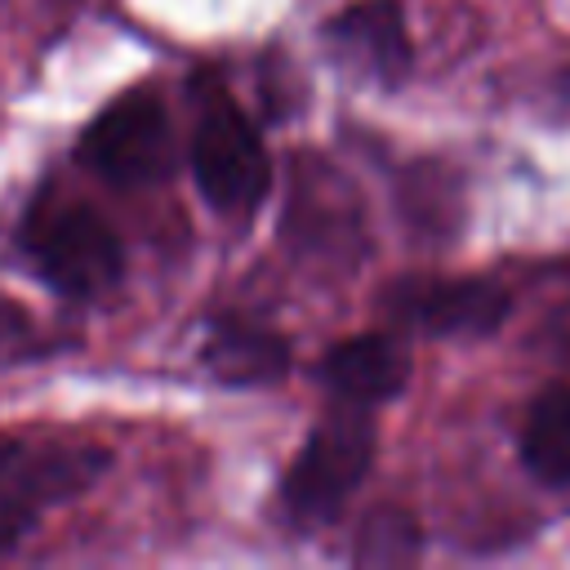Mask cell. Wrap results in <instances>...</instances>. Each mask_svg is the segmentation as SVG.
Returning a JSON list of instances; mask_svg holds the SVG:
<instances>
[{
	"mask_svg": "<svg viewBox=\"0 0 570 570\" xmlns=\"http://www.w3.org/2000/svg\"><path fill=\"white\" fill-rule=\"evenodd\" d=\"M325 36L347 62L383 80H401L410 71V36H405V18L396 0H365L356 9H343L325 27Z\"/></svg>",
	"mask_w": 570,
	"mask_h": 570,
	"instance_id": "8",
	"label": "cell"
},
{
	"mask_svg": "<svg viewBox=\"0 0 570 570\" xmlns=\"http://www.w3.org/2000/svg\"><path fill=\"white\" fill-rule=\"evenodd\" d=\"M191 174L200 196L223 209V214H245L263 200L267 183H272V160L267 147L258 142L254 125L227 102H209L196 138H191Z\"/></svg>",
	"mask_w": 570,
	"mask_h": 570,
	"instance_id": "5",
	"label": "cell"
},
{
	"mask_svg": "<svg viewBox=\"0 0 570 570\" xmlns=\"http://www.w3.org/2000/svg\"><path fill=\"white\" fill-rule=\"evenodd\" d=\"M111 459L80 441H9L0 445V543L18 539L45 503H62L98 481Z\"/></svg>",
	"mask_w": 570,
	"mask_h": 570,
	"instance_id": "3",
	"label": "cell"
},
{
	"mask_svg": "<svg viewBox=\"0 0 570 570\" xmlns=\"http://www.w3.org/2000/svg\"><path fill=\"white\" fill-rule=\"evenodd\" d=\"M205 365L223 383H272L289 370V343L258 325H218V334L205 347Z\"/></svg>",
	"mask_w": 570,
	"mask_h": 570,
	"instance_id": "9",
	"label": "cell"
},
{
	"mask_svg": "<svg viewBox=\"0 0 570 570\" xmlns=\"http://www.w3.org/2000/svg\"><path fill=\"white\" fill-rule=\"evenodd\" d=\"M521 459L548 485L570 481V387H548L534 396L521 428Z\"/></svg>",
	"mask_w": 570,
	"mask_h": 570,
	"instance_id": "10",
	"label": "cell"
},
{
	"mask_svg": "<svg viewBox=\"0 0 570 570\" xmlns=\"http://www.w3.org/2000/svg\"><path fill=\"white\" fill-rule=\"evenodd\" d=\"M370 463H374V428L361 414V405L330 414L325 423L312 428V436L303 441V450L285 472L281 485L285 512L294 521H330L365 481Z\"/></svg>",
	"mask_w": 570,
	"mask_h": 570,
	"instance_id": "2",
	"label": "cell"
},
{
	"mask_svg": "<svg viewBox=\"0 0 570 570\" xmlns=\"http://www.w3.org/2000/svg\"><path fill=\"white\" fill-rule=\"evenodd\" d=\"M80 160L116 187L160 183L174 169V129H169L165 102L151 89H134L116 98L85 129Z\"/></svg>",
	"mask_w": 570,
	"mask_h": 570,
	"instance_id": "4",
	"label": "cell"
},
{
	"mask_svg": "<svg viewBox=\"0 0 570 570\" xmlns=\"http://www.w3.org/2000/svg\"><path fill=\"white\" fill-rule=\"evenodd\" d=\"M321 379L347 405H374V401H392L405 387L410 356L387 334H356V338H343L325 352Z\"/></svg>",
	"mask_w": 570,
	"mask_h": 570,
	"instance_id": "7",
	"label": "cell"
},
{
	"mask_svg": "<svg viewBox=\"0 0 570 570\" xmlns=\"http://www.w3.org/2000/svg\"><path fill=\"white\" fill-rule=\"evenodd\" d=\"M22 249L36 272L71 298H94L111 289L125 267L116 232L89 205L71 200H40L22 227Z\"/></svg>",
	"mask_w": 570,
	"mask_h": 570,
	"instance_id": "1",
	"label": "cell"
},
{
	"mask_svg": "<svg viewBox=\"0 0 570 570\" xmlns=\"http://www.w3.org/2000/svg\"><path fill=\"white\" fill-rule=\"evenodd\" d=\"M414 521H405L401 512H383L365 525V539H361V561H405L414 557Z\"/></svg>",
	"mask_w": 570,
	"mask_h": 570,
	"instance_id": "11",
	"label": "cell"
},
{
	"mask_svg": "<svg viewBox=\"0 0 570 570\" xmlns=\"http://www.w3.org/2000/svg\"><path fill=\"white\" fill-rule=\"evenodd\" d=\"M508 289L481 276H428V281H401L387 298L392 316L410 330L436 334V338H476L503 325L508 316Z\"/></svg>",
	"mask_w": 570,
	"mask_h": 570,
	"instance_id": "6",
	"label": "cell"
}]
</instances>
